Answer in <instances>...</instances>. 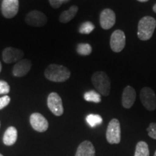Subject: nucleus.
Returning <instances> with one entry per match:
<instances>
[{
	"label": "nucleus",
	"mask_w": 156,
	"mask_h": 156,
	"mask_svg": "<svg viewBox=\"0 0 156 156\" xmlns=\"http://www.w3.org/2000/svg\"><path fill=\"white\" fill-rule=\"evenodd\" d=\"M44 75L48 80L55 83H64L69 79L71 73L65 66L59 64H49L45 69Z\"/></svg>",
	"instance_id": "obj_1"
},
{
	"label": "nucleus",
	"mask_w": 156,
	"mask_h": 156,
	"mask_svg": "<svg viewBox=\"0 0 156 156\" xmlns=\"http://www.w3.org/2000/svg\"><path fill=\"white\" fill-rule=\"evenodd\" d=\"M156 28V20L153 17L145 16L138 23L137 36L141 41H147L153 36Z\"/></svg>",
	"instance_id": "obj_2"
},
{
	"label": "nucleus",
	"mask_w": 156,
	"mask_h": 156,
	"mask_svg": "<svg viewBox=\"0 0 156 156\" xmlns=\"http://www.w3.org/2000/svg\"><path fill=\"white\" fill-rule=\"evenodd\" d=\"M91 80L99 94L103 96H108L110 94L111 81L104 72H95L91 77Z\"/></svg>",
	"instance_id": "obj_3"
},
{
	"label": "nucleus",
	"mask_w": 156,
	"mask_h": 156,
	"mask_svg": "<svg viewBox=\"0 0 156 156\" xmlns=\"http://www.w3.org/2000/svg\"><path fill=\"white\" fill-rule=\"evenodd\" d=\"M106 140L108 143L119 144L121 142V126L117 119H112L106 129Z\"/></svg>",
	"instance_id": "obj_4"
},
{
	"label": "nucleus",
	"mask_w": 156,
	"mask_h": 156,
	"mask_svg": "<svg viewBox=\"0 0 156 156\" xmlns=\"http://www.w3.org/2000/svg\"><path fill=\"white\" fill-rule=\"evenodd\" d=\"M140 100L142 106L147 110L153 112L156 109V95L153 89L143 87L140 91Z\"/></svg>",
	"instance_id": "obj_5"
},
{
	"label": "nucleus",
	"mask_w": 156,
	"mask_h": 156,
	"mask_svg": "<svg viewBox=\"0 0 156 156\" xmlns=\"http://www.w3.org/2000/svg\"><path fill=\"white\" fill-rule=\"evenodd\" d=\"M26 24L33 27H43L47 23V17L42 12L32 10L25 18Z\"/></svg>",
	"instance_id": "obj_6"
},
{
	"label": "nucleus",
	"mask_w": 156,
	"mask_h": 156,
	"mask_svg": "<svg viewBox=\"0 0 156 156\" xmlns=\"http://www.w3.org/2000/svg\"><path fill=\"white\" fill-rule=\"evenodd\" d=\"M47 105L52 114L56 116H60L63 114L64 108L61 97L56 93H51L47 98Z\"/></svg>",
	"instance_id": "obj_7"
},
{
	"label": "nucleus",
	"mask_w": 156,
	"mask_h": 156,
	"mask_svg": "<svg viewBox=\"0 0 156 156\" xmlns=\"http://www.w3.org/2000/svg\"><path fill=\"white\" fill-rule=\"evenodd\" d=\"M126 36L124 33L121 30H116L112 34L110 46L113 51L119 53L125 47Z\"/></svg>",
	"instance_id": "obj_8"
},
{
	"label": "nucleus",
	"mask_w": 156,
	"mask_h": 156,
	"mask_svg": "<svg viewBox=\"0 0 156 156\" xmlns=\"http://www.w3.org/2000/svg\"><path fill=\"white\" fill-rule=\"evenodd\" d=\"M1 8L2 13L5 18H13L18 12L19 0H3Z\"/></svg>",
	"instance_id": "obj_9"
},
{
	"label": "nucleus",
	"mask_w": 156,
	"mask_h": 156,
	"mask_svg": "<svg viewBox=\"0 0 156 156\" xmlns=\"http://www.w3.org/2000/svg\"><path fill=\"white\" fill-rule=\"evenodd\" d=\"M24 52L19 48L13 47L5 48L2 51V59L7 64L19 62L23 59Z\"/></svg>",
	"instance_id": "obj_10"
},
{
	"label": "nucleus",
	"mask_w": 156,
	"mask_h": 156,
	"mask_svg": "<svg viewBox=\"0 0 156 156\" xmlns=\"http://www.w3.org/2000/svg\"><path fill=\"white\" fill-rule=\"evenodd\" d=\"M30 125L34 129L38 132H44L48 129L47 119L40 113H34L30 116Z\"/></svg>",
	"instance_id": "obj_11"
},
{
	"label": "nucleus",
	"mask_w": 156,
	"mask_h": 156,
	"mask_svg": "<svg viewBox=\"0 0 156 156\" xmlns=\"http://www.w3.org/2000/svg\"><path fill=\"white\" fill-rule=\"evenodd\" d=\"M116 23V15L111 9H104L100 15V25L104 30H108Z\"/></svg>",
	"instance_id": "obj_12"
},
{
	"label": "nucleus",
	"mask_w": 156,
	"mask_h": 156,
	"mask_svg": "<svg viewBox=\"0 0 156 156\" xmlns=\"http://www.w3.org/2000/svg\"><path fill=\"white\" fill-rule=\"evenodd\" d=\"M32 67L30 60L28 58H23L15 64L12 69L13 75L17 77H24L29 73Z\"/></svg>",
	"instance_id": "obj_13"
},
{
	"label": "nucleus",
	"mask_w": 156,
	"mask_h": 156,
	"mask_svg": "<svg viewBox=\"0 0 156 156\" xmlns=\"http://www.w3.org/2000/svg\"><path fill=\"white\" fill-rule=\"evenodd\" d=\"M136 96V94L135 90L129 85L126 86L122 93V103L123 107L127 109L132 108V106L135 102Z\"/></svg>",
	"instance_id": "obj_14"
},
{
	"label": "nucleus",
	"mask_w": 156,
	"mask_h": 156,
	"mask_svg": "<svg viewBox=\"0 0 156 156\" xmlns=\"http://www.w3.org/2000/svg\"><path fill=\"white\" fill-rule=\"evenodd\" d=\"M75 156H95L94 145L88 140L83 142L78 146Z\"/></svg>",
	"instance_id": "obj_15"
},
{
	"label": "nucleus",
	"mask_w": 156,
	"mask_h": 156,
	"mask_svg": "<svg viewBox=\"0 0 156 156\" xmlns=\"http://www.w3.org/2000/svg\"><path fill=\"white\" fill-rule=\"evenodd\" d=\"M17 139V130L14 126L7 129L3 136V142L5 145L11 146L16 142Z\"/></svg>",
	"instance_id": "obj_16"
},
{
	"label": "nucleus",
	"mask_w": 156,
	"mask_h": 156,
	"mask_svg": "<svg viewBox=\"0 0 156 156\" xmlns=\"http://www.w3.org/2000/svg\"><path fill=\"white\" fill-rule=\"evenodd\" d=\"M78 12V7L76 5L72 6L67 10L64 11L59 16V21L62 23H67L71 21Z\"/></svg>",
	"instance_id": "obj_17"
},
{
	"label": "nucleus",
	"mask_w": 156,
	"mask_h": 156,
	"mask_svg": "<svg viewBox=\"0 0 156 156\" xmlns=\"http://www.w3.org/2000/svg\"><path fill=\"white\" fill-rule=\"evenodd\" d=\"M134 156H150L148 145L144 141H140L136 145Z\"/></svg>",
	"instance_id": "obj_18"
},
{
	"label": "nucleus",
	"mask_w": 156,
	"mask_h": 156,
	"mask_svg": "<svg viewBox=\"0 0 156 156\" xmlns=\"http://www.w3.org/2000/svg\"><path fill=\"white\" fill-rule=\"evenodd\" d=\"M84 98L86 101L88 102H93L98 103L101 101V95L98 93L95 92V90H90L85 93L84 95Z\"/></svg>",
	"instance_id": "obj_19"
},
{
	"label": "nucleus",
	"mask_w": 156,
	"mask_h": 156,
	"mask_svg": "<svg viewBox=\"0 0 156 156\" xmlns=\"http://www.w3.org/2000/svg\"><path fill=\"white\" fill-rule=\"evenodd\" d=\"M86 121L91 127H95L98 125H100L103 122V119L102 117L98 114H89L86 117Z\"/></svg>",
	"instance_id": "obj_20"
},
{
	"label": "nucleus",
	"mask_w": 156,
	"mask_h": 156,
	"mask_svg": "<svg viewBox=\"0 0 156 156\" xmlns=\"http://www.w3.org/2000/svg\"><path fill=\"white\" fill-rule=\"evenodd\" d=\"M77 52L81 56H88L92 52V47L88 44H80L77 47Z\"/></svg>",
	"instance_id": "obj_21"
},
{
	"label": "nucleus",
	"mask_w": 156,
	"mask_h": 156,
	"mask_svg": "<svg viewBox=\"0 0 156 156\" xmlns=\"http://www.w3.org/2000/svg\"><path fill=\"white\" fill-rule=\"evenodd\" d=\"M95 25L90 21H86L80 25L79 29V32L82 34H90L92 31L94 30Z\"/></svg>",
	"instance_id": "obj_22"
},
{
	"label": "nucleus",
	"mask_w": 156,
	"mask_h": 156,
	"mask_svg": "<svg viewBox=\"0 0 156 156\" xmlns=\"http://www.w3.org/2000/svg\"><path fill=\"white\" fill-rule=\"evenodd\" d=\"M148 136L153 140H156V123H151L147 128Z\"/></svg>",
	"instance_id": "obj_23"
},
{
	"label": "nucleus",
	"mask_w": 156,
	"mask_h": 156,
	"mask_svg": "<svg viewBox=\"0 0 156 156\" xmlns=\"http://www.w3.org/2000/svg\"><path fill=\"white\" fill-rule=\"evenodd\" d=\"M10 87L7 82L0 80V94L6 95L9 93Z\"/></svg>",
	"instance_id": "obj_24"
},
{
	"label": "nucleus",
	"mask_w": 156,
	"mask_h": 156,
	"mask_svg": "<svg viewBox=\"0 0 156 156\" xmlns=\"http://www.w3.org/2000/svg\"><path fill=\"white\" fill-rule=\"evenodd\" d=\"M10 102V98L8 95H5L0 98V110L5 108Z\"/></svg>",
	"instance_id": "obj_25"
},
{
	"label": "nucleus",
	"mask_w": 156,
	"mask_h": 156,
	"mask_svg": "<svg viewBox=\"0 0 156 156\" xmlns=\"http://www.w3.org/2000/svg\"><path fill=\"white\" fill-rule=\"evenodd\" d=\"M48 1H49L50 5L55 9L60 7L63 4V0H48Z\"/></svg>",
	"instance_id": "obj_26"
},
{
	"label": "nucleus",
	"mask_w": 156,
	"mask_h": 156,
	"mask_svg": "<svg viewBox=\"0 0 156 156\" xmlns=\"http://www.w3.org/2000/svg\"><path fill=\"white\" fill-rule=\"evenodd\" d=\"M138 2H147L148 0H137Z\"/></svg>",
	"instance_id": "obj_27"
},
{
	"label": "nucleus",
	"mask_w": 156,
	"mask_h": 156,
	"mask_svg": "<svg viewBox=\"0 0 156 156\" xmlns=\"http://www.w3.org/2000/svg\"><path fill=\"white\" fill-rule=\"evenodd\" d=\"M153 9L154 12H155V13H156V4H155V5L153 6Z\"/></svg>",
	"instance_id": "obj_28"
},
{
	"label": "nucleus",
	"mask_w": 156,
	"mask_h": 156,
	"mask_svg": "<svg viewBox=\"0 0 156 156\" xmlns=\"http://www.w3.org/2000/svg\"><path fill=\"white\" fill-rule=\"evenodd\" d=\"M2 71V64H1V62H0V73H1Z\"/></svg>",
	"instance_id": "obj_29"
},
{
	"label": "nucleus",
	"mask_w": 156,
	"mask_h": 156,
	"mask_svg": "<svg viewBox=\"0 0 156 156\" xmlns=\"http://www.w3.org/2000/svg\"><path fill=\"white\" fill-rule=\"evenodd\" d=\"M68 1H69V0H63V3L66 2H68Z\"/></svg>",
	"instance_id": "obj_30"
},
{
	"label": "nucleus",
	"mask_w": 156,
	"mask_h": 156,
	"mask_svg": "<svg viewBox=\"0 0 156 156\" xmlns=\"http://www.w3.org/2000/svg\"><path fill=\"white\" fill-rule=\"evenodd\" d=\"M154 156H156V151L155 152V154H154Z\"/></svg>",
	"instance_id": "obj_31"
},
{
	"label": "nucleus",
	"mask_w": 156,
	"mask_h": 156,
	"mask_svg": "<svg viewBox=\"0 0 156 156\" xmlns=\"http://www.w3.org/2000/svg\"><path fill=\"white\" fill-rule=\"evenodd\" d=\"M0 156H4V155H2L1 153H0Z\"/></svg>",
	"instance_id": "obj_32"
},
{
	"label": "nucleus",
	"mask_w": 156,
	"mask_h": 156,
	"mask_svg": "<svg viewBox=\"0 0 156 156\" xmlns=\"http://www.w3.org/2000/svg\"><path fill=\"white\" fill-rule=\"evenodd\" d=\"M0 126H1V123H0Z\"/></svg>",
	"instance_id": "obj_33"
}]
</instances>
